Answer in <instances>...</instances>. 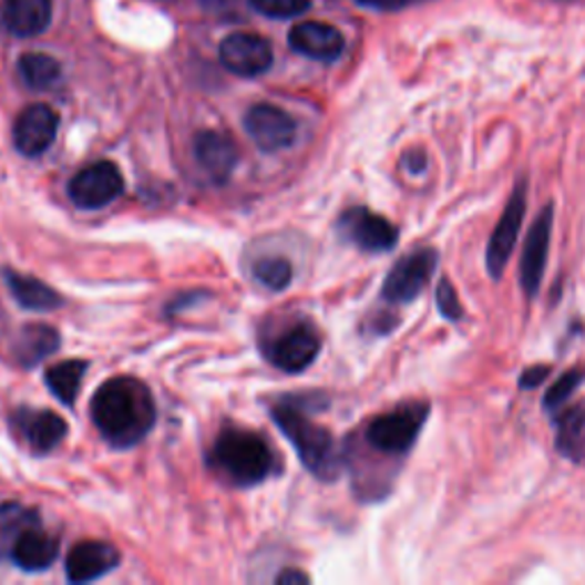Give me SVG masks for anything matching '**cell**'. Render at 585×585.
Returning <instances> with one entry per match:
<instances>
[{"instance_id": "6da1fadb", "label": "cell", "mask_w": 585, "mask_h": 585, "mask_svg": "<svg viewBox=\"0 0 585 585\" xmlns=\"http://www.w3.org/2000/svg\"><path fill=\"white\" fill-rule=\"evenodd\" d=\"M92 421L110 447L131 449L156 423L154 396L142 380L131 376L110 378L92 398Z\"/></svg>"}, {"instance_id": "7a4b0ae2", "label": "cell", "mask_w": 585, "mask_h": 585, "mask_svg": "<svg viewBox=\"0 0 585 585\" xmlns=\"http://www.w3.org/2000/svg\"><path fill=\"white\" fill-rule=\"evenodd\" d=\"M213 469L234 488H254L277 471L275 451L266 439L245 428H225L211 451Z\"/></svg>"}, {"instance_id": "3957f363", "label": "cell", "mask_w": 585, "mask_h": 585, "mask_svg": "<svg viewBox=\"0 0 585 585\" xmlns=\"http://www.w3.org/2000/svg\"><path fill=\"white\" fill-rule=\"evenodd\" d=\"M273 421L277 428L288 437V442L292 449L298 451L302 464L322 481L337 479V473L341 469L339 451L335 447V439L329 434L327 428L314 423L307 414H302L298 408L292 406H277L270 410Z\"/></svg>"}, {"instance_id": "277c9868", "label": "cell", "mask_w": 585, "mask_h": 585, "mask_svg": "<svg viewBox=\"0 0 585 585\" xmlns=\"http://www.w3.org/2000/svg\"><path fill=\"white\" fill-rule=\"evenodd\" d=\"M69 199L83 211H99L124 193V176L110 161H99L81 170L69 181Z\"/></svg>"}, {"instance_id": "5b68a950", "label": "cell", "mask_w": 585, "mask_h": 585, "mask_svg": "<svg viewBox=\"0 0 585 585\" xmlns=\"http://www.w3.org/2000/svg\"><path fill=\"white\" fill-rule=\"evenodd\" d=\"M245 131L261 152L275 154L296 142L298 124L286 110L270 103H256L247 110Z\"/></svg>"}, {"instance_id": "8992f818", "label": "cell", "mask_w": 585, "mask_h": 585, "mask_svg": "<svg viewBox=\"0 0 585 585\" xmlns=\"http://www.w3.org/2000/svg\"><path fill=\"white\" fill-rule=\"evenodd\" d=\"M320 352V339L309 325H292L277 339L264 343V357L284 373H302Z\"/></svg>"}, {"instance_id": "52a82bcc", "label": "cell", "mask_w": 585, "mask_h": 585, "mask_svg": "<svg viewBox=\"0 0 585 585\" xmlns=\"http://www.w3.org/2000/svg\"><path fill=\"white\" fill-rule=\"evenodd\" d=\"M434 268H437V254L432 249H421L406 256V259L398 261L389 273L382 286V298L391 305L412 302L430 281Z\"/></svg>"}, {"instance_id": "ba28073f", "label": "cell", "mask_w": 585, "mask_h": 585, "mask_svg": "<svg viewBox=\"0 0 585 585\" xmlns=\"http://www.w3.org/2000/svg\"><path fill=\"white\" fill-rule=\"evenodd\" d=\"M219 62L240 79H256L273 66V47L252 32H234L219 47Z\"/></svg>"}, {"instance_id": "9c48e42d", "label": "cell", "mask_w": 585, "mask_h": 585, "mask_svg": "<svg viewBox=\"0 0 585 585\" xmlns=\"http://www.w3.org/2000/svg\"><path fill=\"white\" fill-rule=\"evenodd\" d=\"M421 425H423V412L419 408L396 410L384 417H378L369 425V430H366V439H369V444L380 453L400 455L417 442Z\"/></svg>"}, {"instance_id": "30bf717a", "label": "cell", "mask_w": 585, "mask_h": 585, "mask_svg": "<svg viewBox=\"0 0 585 585\" xmlns=\"http://www.w3.org/2000/svg\"><path fill=\"white\" fill-rule=\"evenodd\" d=\"M58 126H60V117L51 105L47 103L28 105L17 117L14 131H12L17 152L28 158L42 156L55 142Z\"/></svg>"}, {"instance_id": "8fae6325", "label": "cell", "mask_w": 585, "mask_h": 585, "mask_svg": "<svg viewBox=\"0 0 585 585\" xmlns=\"http://www.w3.org/2000/svg\"><path fill=\"white\" fill-rule=\"evenodd\" d=\"M341 234L359 249L380 254L393 249L398 243V229L387 217L371 213L369 208H350L339 217Z\"/></svg>"}, {"instance_id": "7c38bea8", "label": "cell", "mask_w": 585, "mask_h": 585, "mask_svg": "<svg viewBox=\"0 0 585 585\" xmlns=\"http://www.w3.org/2000/svg\"><path fill=\"white\" fill-rule=\"evenodd\" d=\"M122 563V556L113 544L99 540H83L73 544L66 554L64 567L71 583H90L113 572Z\"/></svg>"}, {"instance_id": "4fadbf2b", "label": "cell", "mask_w": 585, "mask_h": 585, "mask_svg": "<svg viewBox=\"0 0 585 585\" xmlns=\"http://www.w3.org/2000/svg\"><path fill=\"white\" fill-rule=\"evenodd\" d=\"M12 423L25 447L37 455L51 453L69 432L64 419L53 410L21 408L12 414Z\"/></svg>"}, {"instance_id": "5bb4252c", "label": "cell", "mask_w": 585, "mask_h": 585, "mask_svg": "<svg viewBox=\"0 0 585 585\" xmlns=\"http://www.w3.org/2000/svg\"><path fill=\"white\" fill-rule=\"evenodd\" d=\"M195 161L204 170V174L223 186L227 183L238 165V146L236 142L219 131H202L195 135Z\"/></svg>"}, {"instance_id": "9a60e30c", "label": "cell", "mask_w": 585, "mask_h": 585, "mask_svg": "<svg viewBox=\"0 0 585 585\" xmlns=\"http://www.w3.org/2000/svg\"><path fill=\"white\" fill-rule=\"evenodd\" d=\"M524 211H526V197H524V186H520L515 191V195L510 197V204H507L505 213L501 215L499 225H496V229L490 238V245H488V270L496 279L501 277L503 268L507 266L512 247H515V243H517Z\"/></svg>"}, {"instance_id": "2e32d148", "label": "cell", "mask_w": 585, "mask_h": 585, "mask_svg": "<svg viewBox=\"0 0 585 585\" xmlns=\"http://www.w3.org/2000/svg\"><path fill=\"white\" fill-rule=\"evenodd\" d=\"M552 227H554V208L548 206L537 215L524 245L520 273H522V286L526 290V296L531 298L537 292L544 277L548 243H552Z\"/></svg>"}, {"instance_id": "e0dca14e", "label": "cell", "mask_w": 585, "mask_h": 585, "mask_svg": "<svg viewBox=\"0 0 585 585\" xmlns=\"http://www.w3.org/2000/svg\"><path fill=\"white\" fill-rule=\"evenodd\" d=\"M290 49L320 62H332L343 53V34L329 23L305 21L298 23L288 34Z\"/></svg>"}, {"instance_id": "ac0fdd59", "label": "cell", "mask_w": 585, "mask_h": 585, "mask_svg": "<svg viewBox=\"0 0 585 585\" xmlns=\"http://www.w3.org/2000/svg\"><path fill=\"white\" fill-rule=\"evenodd\" d=\"M58 556H60L58 537L30 526L17 535L10 548L12 563L23 572H44L58 561Z\"/></svg>"}, {"instance_id": "d6986e66", "label": "cell", "mask_w": 585, "mask_h": 585, "mask_svg": "<svg viewBox=\"0 0 585 585\" xmlns=\"http://www.w3.org/2000/svg\"><path fill=\"white\" fill-rule=\"evenodd\" d=\"M51 0H6L3 23L17 37H37L51 25Z\"/></svg>"}, {"instance_id": "ffe728a7", "label": "cell", "mask_w": 585, "mask_h": 585, "mask_svg": "<svg viewBox=\"0 0 585 585\" xmlns=\"http://www.w3.org/2000/svg\"><path fill=\"white\" fill-rule=\"evenodd\" d=\"M6 281L10 286L12 298L23 307L32 311H51L62 305V298L58 292L30 275H19L14 270H6Z\"/></svg>"}, {"instance_id": "44dd1931", "label": "cell", "mask_w": 585, "mask_h": 585, "mask_svg": "<svg viewBox=\"0 0 585 585\" xmlns=\"http://www.w3.org/2000/svg\"><path fill=\"white\" fill-rule=\"evenodd\" d=\"M60 348V335L49 325H28L17 341L14 355L23 369H34Z\"/></svg>"}, {"instance_id": "7402d4cb", "label": "cell", "mask_w": 585, "mask_h": 585, "mask_svg": "<svg viewBox=\"0 0 585 585\" xmlns=\"http://www.w3.org/2000/svg\"><path fill=\"white\" fill-rule=\"evenodd\" d=\"M85 373H88V361L66 359V361L51 366V369L47 371V384L58 400H62L64 406L71 408L73 402H76Z\"/></svg>"}, {"instance_id": "603a6c76", "label": "cell", "mask_w": 585, "mask_h": 585, "mask_svg": "<svg viewBox=\"0 0 585 585\" xmlns=\"http://www.w3.org/2000/svg\"><path fill=\"white\" fill-rule=\"evenodd\" d=\"M19 73H21V79L28 88L47 90L60 81L62 66L55 58H51L47 53H25L19 60Z\"/></svg>"}, {"instance_id": "cb8c5ba5", "label": "cell", "mask_w": 585, "mask_h": 585, "mask_svg": "<svg viewBox=\"0 0 585 585\" xmlns=\"http://www.w3.org/2000/svg\"><path fill=\"white\" fill-rule=\"evenodd\" d=\"M254 279L268 290H284L292 279V266L281 256H270L254 264Z\"/></svg>"}, {"instance_id": "d4e9b609", "label": "cell", "mask_w": 585, "mask_h": 585, "mask_svg": "<svg viewBox=\"0 0 585 585\" xmlns=\"http://www.w3.org/2000/svg\"><path fill=\"white\" fill-rule=\"evenodd\" d=\"M252 8L259 12V14H266V17H273V19H292V17H300L309 10V0H249Z\"/></svg>"}, {"instance_id": "484cf974", "label": "cell", "mask_w": 585, "mask_h": 585, "mask_svg": "<svg viewBox=\"0 0 585 585\" xmlns=\"http://www.w3.org/2000/svg\"><path fill=\"white\" fill-rule=\"evenodd\" d=\"M581 380H583V373H581V371H569L567 376H563L552 389L546 391V396H544V406H546L548 410H554V408L563 406V402H567V398L576 391V387L581 384Z\"/></svg>"}, {"instance_id": "4316f807", "label": "cell", "mask_w": 585, "mask_h": 585, "mask_svg": "<svg viewBox=\"0 0 585 585\" xmlns=\"http://www.w3.org/2000/svg\"><path fill=\"white\" fill-rule=\"evenodd\" d=\"M437 305H439V311H442L449 320L462 318V307L458 300V292L453 290L451 281H447V279L437 288Z\"/></svg>"}, {"instance_id": "83f0119b", "label": "cell", "mask_w": 585, "mask_h": 585, "mask_svg": "<svg viewBox=\"0 0 585 585\" xmlns=\"http://www.w3.org/2000/svg\"><path fill=\"white\" fill-rule=\"evenodd\" d=\"M361 6L366 8H373V10H402L408 6H414V3H423V0H359Z\"/></svg>"}, {"instance_id": "f1b7e54d", "label": "cell", "mask_w": 585, "mask_h": 585, "mask_svg": "<svg viewBox=\"0 0 585 585\" xmlns=\"http://www.w3.org/2000/svg\"><path fill=\"white\" fill-rule=\"evenodd\" d=\"M546 376H548V369H546V366H531V369L522 376V387H524V389L540 387V384L544 382Z\"/></svg>"}, {"instance_id": "f546056e", "label": "cell", "mask_w": 585, "mask_h": 585, "mask_svg": "<svg viewBox=\"0 0 585 585\" xmlns=\"http://www.w3.org/2000/svg\"><path fill=\"white\" fill-rule=\"evenodd\" d=\"M309 576L302 574L300 569H284L279 576H277V583L279 585H290V583H307Z\"/></svg>"}]
</instances>
